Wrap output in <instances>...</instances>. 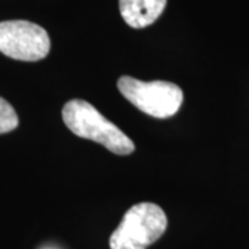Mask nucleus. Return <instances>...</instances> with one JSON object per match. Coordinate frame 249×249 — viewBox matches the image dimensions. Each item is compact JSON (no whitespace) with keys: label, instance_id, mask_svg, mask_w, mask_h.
<instances>
[{"label":"nucleus","instance_id":"obj_3","mask_svg":"<svg viewBox=\"0 0 249 249\" xmlns=\"http://www.w3.org/2000/svg\"><path fill=\"white\" fill-rule=\"evenodd\" d=\"M118 90L137 109L157 119L172 118L183 104V90L166 80L142 82L132 76H121Z\"/></svg>","mask_w":249,"mask_h":249},{"label":"nucleus","instance_id":"obj_6","mask_svg":"<svg viewBox=\"0 0 249 249\" xmlns=\"http://www.w3.org/2000/svg\"><path fill=\"white\" fill-rule=\"evenodd\" d=\"M18 115L13 106L0 97V134L13 132L18 126Z\"/></svg>","mask_w":249,"mask_h":249},{"label":"nucleus","instance_id":"obj_2","mask_svg":"<svg viewBox=\"0 0 249 249\" xmlns=\"http://www.w3.org/2000/svg\"><path fill=\"white\" fill-rule=\"evenodd\" d=\"M168 217L160 205L142 202L129 208L109 238L111 249H147L166 231Z\"/></svg>","mask_w":249,"mask_h":249},{"label":"nucleus","instance_id":"obj_4","mask_svg":"<svg viewBox=\"0 0 249 249\" xmlns=\"http://www.w3.org/2000/svg\"><path fill=\"white\" fill-rule=\"evenodd\" d=\"M50 52V37L45 28L31 21L0 22V53L18 61H39Z\"/></svg>","mask_w":249,"mask_h":249},{"label":"nucleus","instance_id":"obj_5","mask_svg":"<svg viewBox=\"0 0 249 249\" xmlns=\"http://www.w3.org/2000/svg\"><path fill=\"white\" fill-rule=\"evenodd\" d=\"M168 0H119L124 21L134 29L150 27L166 7Z\"/></svg>","mask_w":249,"mask_h":249},{"label":"nucleus","instance_id":"obj_1","mask_svg":"<svg viewBox=\"0 0 249 249\" xmlns=\"http://www.w3.org/2000/svg\"><path fill=\"white\" fill-rule=\"evenodd\" d=\"M62 121L75 136L98 142L112 154L129 155L136 148L130 137L85 100L68 101L62 108Z\"/></svg>","mask_w":249,"mask_h":249}]
</instances>
